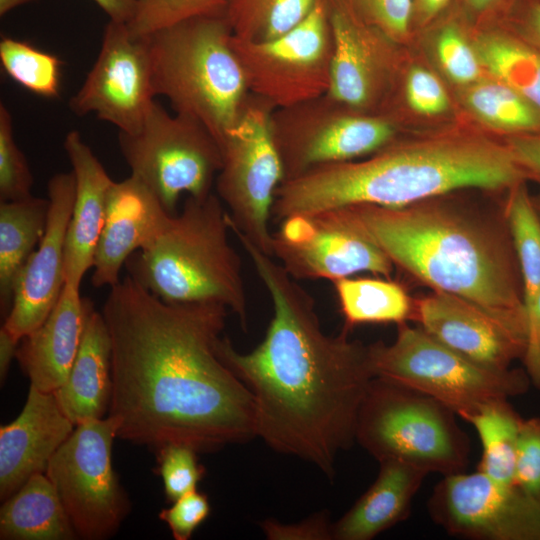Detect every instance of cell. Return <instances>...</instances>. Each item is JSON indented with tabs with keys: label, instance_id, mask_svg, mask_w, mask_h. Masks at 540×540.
I'll return each mask as SVG.
<instances>
[{
	"label": "cell",
	"instance_id": "obj_21",
	"mask_svg": "<svg viewBox=\"0 0 540 540\" xmlns=\"http://www.w3.org/2000/svg\"><path fill=\"white\" fill-rule=\"evenodd\" d=\"M54 392L30 385L15 420L0 428V498L6 500L48 463L74 430Z\"/></svg>",
	"mask_w": 540,
	"mask_h": 540
},
{
	"label": "cell",
	"instance_id": "obj_8",
	"mask_svg": "<svg viewBox=\"0 0 540 540\" xmlns=\"http://www.w3.org/2000/svg\"><path fill=\"white\" fill-rule=\"evenodd\" d=\"M375 377L424 394L466 420L485 405L526 393L531 381L522 368L481 366L407 323L391 344H370Z\"/></svg>",
	"mask_w": 540,
	"mask_h": 540
},
{
	"label": "cell",
	"instance_id": "obj_48",
	"mask_svg": "<svg viewBox=\"0 0 540 540\" xmlns=\"http://www.w3.org/2000/svg\"><path fill=\"white\" fill-rule=\"evenodd\" d=\"M109 17V21L128 23L134 13L136 0H93Z\"/></svg>",
	"mask_w": 540,
	"mask_h": 540
},
{
	"label": "cell",
	"instance_id": "obj_52",
	"mask_svg": "<svg viewBox=\"0 0 540 540\" xmlns=\"http://www.w3.org/2000/svg\"><path fill=\"white\" fill-rule=\"evenodd\" d=\"M532 201L536 209V212L540 218V194L537 197H532Z\"/></svg>",
	"mask_w": 540,
	"mask_h": 540
},
{
	"label": "cell",
	"instance_id": "obj_45",
	"mask_svg": "<svg viewBox=\"0 0 540 540\" xmlns=\"http://www.w3.org/2000/svg\"><path fill=\"white\" fill-rule=\"evenodd\" d=\"M508 146L528 176L540 178V133L515 135Z\"/></svg>",
	"mask_w": 540,
	"mask_h": 540
},
{
	"label": "cell",
	"instance_id": "obj_31",
	"mask_svg": "<svg viewBox=\"0 0 540 540\" xmlns=\"http://www.w3.org/2000/svg\"><path fill=\"white\" fill-rule=\"evenodd\" d=\"M320 0H226L224 16L235 38L263 42L301 23Z\"/></svg>",
	"mask_w": 540,
	"mask_h": 540
},
{
	"label": "cell",
	"instance_id": "obj_15",
	"mask_svg": "<svg viewBox=\"0 0 540 540\" xmlns=\"http://www.w3.org/2000/svg\"><path fill=\"white\" fill-rule=\"evenodd\" d=\"M428 513L448 534L476 540H540V502L478 470L442 476Z\"/></svg>",
	"mask_w": 540,
	"mask_h": 540
},
{
	"label": "cell",
	"instance_id": "obj_12",
	"mask_svg": "<svg viewBox=\"0 0 540 540\" xmlns=\"http://www.w3.org/2000/svg\"><path fill=\"white\" fill-rule=\"evenodd\" d=\"M270 126L283 181L319 165L368 156L397 133L390 120L355 110L327 93L274 109Z\"/></svg>",
	"mask_w": 540,
	"mask_h": 540
},
{
	"label": "cell",
	"instance_id": "obj_10",
	"mask_svg": "<svg viewBox=\"0 0 540 540\" xmlns=\"http://www.w3.org/2000/svg\"><path fill=\"white\" fill-rule=\"evenodd\" d=\"M273 110L249 93L221 143L223 164L215 181L216 194L228 209L229 226L271 257L269 221L275 192L283 181L270 126Z\"/></svg>",
	"mask_w": 540,
	"mask_h": 540
},
{
	"label": "cell",
	"instance_id": "obj_41",
	"mask_svg": "<svg viewBox=\"0 0 540 540\" xmlns=\"http://www.w3.org/2000/svg\"><path fill=\"white\" fill-rule=\"evenodd\" d=\"M405 99L412 110L428 116L441 114L449 107V98L441 82L422 67H412L408 71Z\"/></svg>",
	"mask_w": 540,
	"mask_h": 540
},
{
	"label": "cell",
	"instance_id": "obj_24",
	"mask_svg": "<svg viewBox=\"0 0 540 540\" xmlns=\"http://www.w3.org/2000/svg\"><path fill=\"white\" fill-rule=\"evenodd\" d=\"M379 472L364 494L336 522L333 540H371L405 520L425 471L398 460L379 462Z\"/></svg>",
	"mask_w": 540,
	"mask_h": 540
},
{
	"label": "cell",
	"instance_id": "obj_51",
	"mask_svg": "<svg viewBox=\"0 0 540 540\" xmlns=\"http://www.w3.org/2000/svg\"><path fill=\"white\" fill-rule=\"evenodd\" d=\"M37 0H0V16L3 17L13 9Z\"/></svg>",
	"mask_w": 540,
	"mask_h": 540
},
{
	"label": "cell",
	"instance_id": "obj_46",
	"mask_svg": "<svg viewBox=\"0 0 540 540\" xmlns=\"http://www.w3.org/2000/svg\"><path fill=\"white\" fill-rule=\"evenodd\" d=\"M515 2L517 3V20L522 32L540 51V0H516Z\"/></svg>",
	"mask_w": 540,
	"mask_h": 540
},
{
	"label": "cell",
	"instance_id": "obj_22",
	"mask_svg": "<svg viewBox=\"0 0 540 540\" xmlns=\"http://www.w3.org/2000/svg\"><path fill=\"white\" fill-rule=\"evenodd\" d=\"M64 150L75 178V199L64 254L65 284L80 288L93 267L106 216L107 197L114 180L76 130L67 133Z\"/></svg>",
	"mask_w": 540,
	"mask_h": 540
},
{
	"label": "cell",
	"instance_id": "obj_7",
	"mask_svg": "<svg viewBox=\"0 0 540 540\" xmlns=\"http://www.w3.org/2000/svg\"><path fill=\"white\" fill-rule=\"evenodd\" d=\"M456 414L433 398L374 377L362 401L355 441L378 462L398 460L427 474L466 471L470 441Z\"/></svg>",
	"mask_w": 540,
	"mask_h": 540
},
{
	"label": "cell",
	"instance_id": "obj_19",
	"mask_svg": "<svg viewBox=\"0 0 540 540\" xmlns=\"http://www.w3.org/2000/svg\"><path fill=\"white\" fill-rule=\"evenodd\" d=\"M328 9L334 45L327 94L372 114L384 88L389 59L385 43L391 38L359 20L340 0H328Z\"/></svg>",
	"mask_w": 540,
	"mask_h": 540
},
{
	"label": "cell",
	"instance_id": "obj_42",
	"mask_svg": "<svg viewBox=\"0 0 540 540\" xmlns=\"http://www.w3.org/2000/svg\"><path fill=\"white\" fill-rule=\"evenodd\" d=\"M172 503L160 511L159 518L167 524L175 540H189L210 513L208 498L194 490Z\"/></svg>",
	"mask_w": 540,
	"mask_h": 540
},
{
	"label": "cell",
	"instance_id": "obj_28",
	"mask_svg": "<svg viewBox=\"0 0 540 540\" xmlns=\"http://www.w3.org/2000/svg\"><path fill=\"white\" fill-rule=\"evenodd\" d=\"M345 319V328L368 323H407L415 302L398 283L385 278H341L332 282Z\"/></svg>",
	"mask_w": 540,
	"mask_h": 540
},
{
	"label": "cell",
	"instance_id": "obj_16",
	"mask_svg": "<svg viewBox=\"0 0 540 540\" xmlns=\"http://www.w3.org/2000/svg\"><path fill=\"white\" fill-rule=\"evenodd\" d=\"M146 37L133 36L126 23L109 21L98 56L69 101L77 116L95 114L121 133H134L153 104Z\"/></svg>",
	"mask_w": 540,
	"mask_h": 540
},
{
	"label": "cell",
	"instance_id": "obj_35",
	"mask_svg": "<svg viewBox=\"0 0 540 540\" xmlns=\"http://www.w3.org/2000/svg\"><path fill=\"white\" fill-rule=\"evenodd\" d=\"M226 0H136L127 23L135 37H146L158 30L201 16L224 14Z\"/></svg>",
	"mask_w": 540,
	"mask_h": 540
},
{
	"label": "cell",
	"instance_id": "obj_38",
	"mask_svg": "<svg viewBox=\"0 0 540 540\" xmlns=\"http://www.w3.org/2000/svg\"><path fill=\"white\" fill-rule=\"evenodd\" d=\"M362 22L394 41L404 40L413 24V0H340Z\"/></svg>",
	"mask_w": 540,
	"mask_h": 540
},
{
	"label": "cell",
	"instance_id": "obj_49",
	"mask_svg": "<svg viewBox=\"0 0 540 540\" xmlns=\"http://www.w3.org/2000/svg\"><path fill=\"white\" fill-rule=\"evenodd\" d=\"M18 343L3 327L0 329V377L5 380L12 359L16 358Z\"/></svg>",
	"mask_w": 540,
	"mask_h": 540
},
{
	"label": "cell",
	"instance_id": "obj_39",
	"mask_svg": "<svg viewBox=\"0 0 540 540\" xmlns=\"http://www.w3.org/2000/svg\"><path fill=\"white\" fill-rule=\"evenodd\" d=\"M436 43L439 61L453 81L469 84L478 78L479 58L456 22L451 21L441 27Z\"/></svg>",
	"mask_w": 540,
	"mask_h": 540
},
{
	"label": "cell",
	"instance_id": "obj_30",
	"mask_svg": "<svg viewBox=\"0 0 540 540\" xmlns=\"http://www.w3.org/2000/svg\"><path fill=\"white\" fill-rule=\"evenodd\" d=\"M521 420L507 399L489 403L465 420L474 427L481 443L479 472L500 483L516 484L517 437Z\"/></svg>",
	"mask_w": 540,
	"mask_h": 540
},
{
	"label": "cell",
	"instance_id": "obj_26",
	"mask_svg": "<svg viewBox=\"0 0 540 540\" xmlns=\"http://www.w3.org/2000/svg\"><path fill=\"white\" fill-rule=\"evenodd\" d=\"M2 540L78 539L62 501L45 473L32 475L0 509Z\"/></svg>",
	"mask_w": 540,
	"mask_h": 540
},
{
	"label": "cell",
	"instance_id": "obj_2",
	"mask_svg": "<svg viewBox=\"0 0 540 540\" xmlns=\"http://www.w3.org/2000/svg\"><path fill=\"white\" fill-rule=\"evenodd\" d=\"M273 305L264 339L247 353L221 337V360L253 396L256 436L273 450L298 457L328 479L339 453L355 442L358 413L373 380L370 344L349 330L327 335L315 300L273 257L236 229Z\"/></svg>",
	"mask_w": 540,
	"mask_h": 540
},
{
	"label": "cell",
	"instance_id": "obj_27",
	"mask_svg": "<svg viewBox=\"0 0 540 540\" xmlns=\"http://www.w3.org/2000/svg\"><path fill=\"white\" fill-rule=\"evenodd\" d=\"M49 199L30 196L0 203V309L10 312L19 275L46 229Z\"/></svg>",
	"mask_w": 540,
	"mask_h": 540
},
{
	"label": "cell",
	"instance_id": "obj_37",
	"mask_svg": "<svg viewBox=\"0 0 540 540\" xmlns=\"http://www.w3.org/2000/svg\"><path fill=\"white\" fill-rule=\"evenodd\" d=\"M197 451L184 444H166L158 448V473L166 498L174 502L197 490L205 469L198 462Z\"/></svg>",
	"mask_w": 540,
	"mask_h": 540
},
{
	"label": "cell",
	"instance_id": "obj_34",
	"mask_svg": "<svg viewBox=\"0 0 540 540\" xmlns=\"http://www.w3.org/2000/svg\"><path fill=\"white\" fill-rule=\"evenodd\" d=\"M0 62L4 71L27 90L46 98L59 96L61 61L55 55L28 42L3 37Z\"/></svg>",
	"mask_w": 540,
	"mask_h": 540
},
{
	"label": "cell",
	"instance_id": "obj_29",
	"mask_svg": "<svg viewBox=\"0 0 540 540\" xmlns=\"http://www.w3.org/2000/svg\"><path fill=\"white\" fill-rule=\"evenodd\" d=\"M475 43L480 63L540 111V51L501 32L482 33Z\"/></svg>",
	"mask_w": 540,
	"mask_h": 540
},
{
	"label": "cell",
	"instance_id": "obj_44",
	"mask_svg": "<svg viewBox=\"0 0 540 540\" xmlns=\"http://www.w3.org/2000/svg\"><path fill=\"white\" fill-rule=\"evenodd\" d=\"M527 341L522 362L531 384L540 388V294L526 310Z\"/></svg>",
	"mask_w": 540,
	"mask_h": 540
},
{
	"label": "cell",
	"instance_id": "obj_17",
	"mask_svg": "<svg viewBox=\"0 0 540 540\" xmlns=\"http://www.w3.org/2000/svg\"><path fill=\"white\" fill-rule=\"evenodd\" d=\"M48 199L45 232L19 275L13 303L2 326L19 342L43 324L65 285V242L75 199L72 171L52 176Z\"/></svg>",
	"mask_w": 540,
	"mask_h": 540
},
{
	"label": "cell",
	"instance_id": "obj_9",
	"mask_svg": "<svg viewBox=\"0 0 540 540\" xmlns=\"http://www.w3.org/2000/svg\"><path fill=\"white\" fill-rule=\"evenodd\" d=\"M119 147L131 174L143 181L165 210L176 214L182 194L204 197L223 164L220 143L199 121L170 114L156 101L141 127L118 135Z\"/></svg>",
	"mask_w": 540,
	"mask_h": 540
},
{
	"label": "cell",
	"instance_id": "obj_14",
	"mask_svg": "<svg viewBox=\"0 0 540 540\" xmlns=\"http://www.w3.org/2000/svg\"><path fill=\"white\" fill-rule=\"evenodd\" d=\"M271 251L296 280L333 282L359 272L390 279L395 268L351 206L281 220Z\"/></svg>",
	"mask_w": 540,
	"mask_h": 540
},
{
	"label": "cell",
	"instance_id": "obj_20",
	"mask_svg": "<svg viewBox=\"0 0 540 540\" xmlns=\"http://www.w3.org/2000/svg\"><path fill=\"white\" fill-rule=\"evenodd\" d=\"M170 216L138 177L131 174L121 181H113L95 252L92 285L111 288L119 283V274L127 259L149 245Z\"/></svg>",
	"mask_w": 540,
	"mask_h": 540
},
{
	"label": "cell",
	"instance_id": "obj_18",
	"mask_svg": "<svg viewBox=\"0 0 540 540\" xmlns=\"http://www.w3.org/2000/svg\"><path fill=\"white\" fill-rule=\"evenodd\" d=\"M414 319L439 342L489 369L508 370L525 353L526 337L451 294L433 291L415 301Z\"/></svg>",
	"mask_w": 540,
	"mask_h": 540
},
{
	"label": "cell",
	"instance_id": "obj_36",
	"mask_svg": "<svg viewBox=\"0 0 540 540\" xmlns=\"http://www.w3.org/2000/svg\"><path fill=\"white\" fill-rule=\"evenodd\" d=\"M33 176L23 152L16 144L13 119L0 104V200L15 201L32 196Z\"/></svg>",
	"mask_w": 540,
	"mask_h": 540
},
{
	"label": "cell",
	"instance_id": "obj_6",
	"mask_svg": "<svg viewBox=\"0 0 540 540\" xmlns=\"http://www.w3.org/2000/svg\"><path fill=\"white\" fill-rule=\"evenodd\" d=\"M231 36L224 14L195 17L146 36L154 96L199 121L220 145L249 95Z\"/></svg>",
	"mask_w": 540,
	"mask_h": 540
},
{
	"label": "cell",
	"instance_id": "obj_5",
	"mask_svg": "<svg viewBox=\"0 0 540 540\" xmlns=\"http://www.w3.org/2000/svg\"><path fill=\"white\" fill-rule=\"evenodd\" d=\"M228 211L216 193L187 196L157 237L126 261L128 275L169 303L210 302L248 327L241 258L229 240Z\"/></svg>",
	"mask_w": 540,
	"mask_h": 540
},
{
	"label": "cell",
	"instance_id": "obj_43",
	"mask_svg": "<svg viewBox=\"0 0 540 540\" xmlns=\"http://www.w3.org/2000/svg\"><path fill=\"white\" fill-rule=\"evenodd\" d=\"M260 526L271 540H333L332 526L327 512H319L295 524H282L267 519Z\"/></svg>",
	"mask_w": 540,
	"mask_h": 540
},
{
	"label": "cell",
	"instance_id": "obj_40",
	"mask_svg": "<svg viewBox=\"0 0 540 540\" xmlns=\"http://www.w3.org/2000/svg\"><path fill=\"white\" fill-rule=\"evenodd\" d=\"M515 482L540 502V417L522 418L520 422Z\"/></svg>",
	"mask_w": 540,
	"mask_h": 540
},
{
	"label": "cell",
	"instance_id": "obj_25",
	"mask_svg": "<svg viewBox=\"0 0 540 540\" xmlns=\"http://www.w3.org/2000/svg\"><path fill=\"white\" fill-rule=\"evenodd\" d=\"M64 414L76 426L104 418L112 395V348L102 312L90 306L81 344L64 384L55 392Z\"/></svg>",
	"mask_w": 540,
	"mask_h": 540
},
{
	"label": "cell",
	"instance_id": "obj_33",
	"mask_svg": "<svg viewBox=\"0 0 540 540\" xmlns=\"http://www.w3.org/2000/svg\"><path fill=\"white\" fill-rule=\"evenodd\" d=\"M465 102L483 122L516 135L540 133V111L503 82L480 81L471 86Z\"/></svg>",
	"mask_w": 540,
	"mask_h": 540
},
{
	"label": "cell",
	"instance_id": "obj_11",
	"mask_svg": "<svg viewBox=\"0 0 540 540\" xmlns=\"http://www.w3.org/2000/svg\"><path fill=\"white\" fill-rule=\"evenodd\" d=\"M118 427V421L109 415L76 425L45 471L78 538L113 536L130 510L112 466Z\"/></svg>",
	"mask_w": 540,
	"mask_h": 540
},
{
	"label": "cell",
	"instance_id": "obj_3",
	"mask_svg": "<svg viewBox=\"0 0 540 540\" xmlns=\"http://www.w3.org/2000/svg\"><path fill=\"white\" fill-rule=\"evenodd\" d=\"M439 197V196H438ZM353 207L394 266L475 305L527 341L520 270L507 225L438 202Z\"/></svg>",
	"mask_w": 540,
	"mask_h": 540
},
{
	"label": "cell",
	"instance_id": "obj_13",
	"mask_svg": "<svg viewBox=\"0 0 540 540\" xmlns=\"http://www.w3.org/2000/svg\"><path fill=\"white\" fill-rule=\"evenodd\" d=\"M230 44L249 93L274 109L328 92L334 45L328 0H320L301 23L277 38L251 42L232 35Z\"/></svg>",
	"mask_w": 540,
	"mask_h": 540
},
{
	"label": "cell",
	"instance_id": "obj_4",
	"mask_svg": "<svg viewBox=\"0 0 540 540\" xmlns=\"http://www.w3.org/2000/svg\"><path fill=\"white\" fill-rule=\"evenodd\" d=\"M526 178L510 147L488 139H394L363 160L319 165L283 181L272 217L280 222L356 205L401 208L462 189H511Z\"/></svg>",
	"mask_w": 540,
	"mask_h": 540
},
{
	"label": "cell",
	"instance_id": "obj_1",
	"mask_svg": "<svg viewBox=\"0 0 540 540\" xmlns=\"http://www.w3.org/2000/svg\"><path fill=\"white\" fill-rule=\"evenodd\" d=\"M102 314L112 348L108 415L119 438L213 452L257 437L253 396L217 352L225 306L165 302L127 275Z\"/></svg>",
	"mask_w": 540,
	"mask_h": 540
},
{
	"label": "cell",
	"instance_id": "obj_47",
	"mask_svg": "<svg viewBox=\"0 0 540 540\" xmlns=\"http://www.w3.org/2000/svg\"><path fill=\"white\" fill-rule=\"evenodd\" d=\"M453 0H413L414 14L413 22L421 25L429 24L440 16L451 6Z\"/></svg>",
	"mask_w": 540,
	"mask_h": 540
},
{
	"label": "cell",
	"instance_id": "obj_50",
	"mask_svg": "<svg viewBox=\"0 0 540 540\" xmlns=\"http://www.w3.org/2000/svg\"><path fill=\"white\" fill-rule=\"evenodd\" d=\"M462 4L475 16H488L501 8L513 5L516 0H460Z\"/></svg>",
	"mask_w": 540,
	"mask_h": 540
},
{
	"label": "cell",
	"instance_id": "obj_32",
	"mask_svg": "<svg viewBox=\"0 0 540 540\" xmlns=\"http://www.w3.org/2000/svg\"><path fill=\"white\" fill-rule=\"evenodd\" d=\"M504 214L520 270L526 312L540 294V218L524 182L511 188Z\"/></svg>",
	"mask_w": 540,
	"mask_h": 540
},
{
	"label": "cell",
	"instance_id": "obj_23",
	"mask_svg": "<svg viewBox=\"0 0 540 540\" xmlns=\"http://www.w3.org/2000/svg\"><path fill=\"white\" fill-rule=\"evenodd\" d=\"M91 305L80 296L79 288L65 284L47 319L21 339L16 359L31 386L55 392L64 384L78 353Z\"/></svg>",
	"mask_w": 540,
	"mask_h": 540
}]
</instances>
